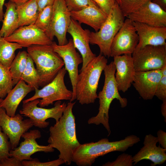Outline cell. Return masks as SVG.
<instances>
[{"instance_id": "obj_13", "label": "cell", "mask_w": 166, "mask_h": 166, "mask_svg": "<svg viewBox=\"0 0 166 166\" xmlns=\"http://www.w3.org/2000/svg\"><path fill=\"white\" fill-rule=\"evenodd\" d=\"M52 45L54 50L63 60L65 68L68 73L72 87L73 95L70 101L72 102L76 99L75 89L79 74L78 67L82 63V57L77 51L72 39H70L67 43L63 45H59L54 42Z\"/></svg>"}, {"instance_id": "obj_7", "label": "cell", "mask_w": 166, "mask_h": 166, "mask_svg": "<svg viewBox=\"0 0 166 166\" xmlns=\"http://www.w3.org/2000/svg\"><path fill=\"white\" fill-rule=\"evenodd\" d=\"M67 72L65 67L58 72L54 78L40 89L35 90L34 95L23 100V103L41 98L38 105L41 107L48 106L55 101L68 100L70 101L73 97V91L69 90L64 82V77Z\"/></svg>"}, {"instance_id": "obj_46", "label": "cell", "mask_w": 166, "mask_h": 166, "mask_svg": "<svg viewBox=\"0 0 166 166\" xmlns=\"http://www.w3.org/2000/svg\"><path fill=\"white\" fill-rule=\"evenodd\" d=\"M0 166H1V164L0 162Z\"/></svg>"}, {"instance_id": "obj_5", "label": "cell", "mask_w": 166, "mask_h": 166, "mask_svg": "<svg viewBox=\"0 0 166 166\" xmlns=\"http://www.w3.org/2000/svg\"><path fill=\"white\" fill-rule=\"evenodd\" d=\"M27 51L36 65L40 78L39 86L42 87L51 82L64 65L52 44L33 45L27 47Z\"/></svg>"}, {"instance_id": "obj_40", "label": "cell", "mask_w": 166, "mask_h": 166, "mask_svg": "<svg viewBox=\"0 0 166 166\" xmlns=\"http://www.w3.org/2000/svg\"><path fill=\"white\" fill-rule=\"evenodd\" d=\"M56 0H36L38 12L48 6H53Z\"/></svg>"}, {"instance_id": "obj_14", "label": "cell", "mask_w": 166, "mask_h": 166, "mask_svg": "<svg viewBox=\"0 0 166 166\" xmlns=\"http://www.w3.org/2000/svg\"><path fill=\"white\" fill-rule=\"evenodd\" d=\"M5 39L9 42L18 43L22 47L35 45H50L53 42L45 31L34 24L19 27Z\"/></svg>"}, {"instance_id": "obj_25", "label": "cell", "mask_w": 166, "mask_h": 166, "mask_svg": "<svg viewBox=\"0 0 166 166\" xmlns=\"http://www.w3.org/2000/svg\"><path fill=\"white\" fill-rule=\"evenodd\" d=\"M19 27L34 24L38 14L36 0H29L16 5Z\"/></svg>"}, {"instance_id": "obj_41", "label": "cell", "mask_w": 166, "mask_h": 166, "mask_svg": "<svg viewBox=\"0 0 166 166\" xmlns=\"http://www.w3.org/2000/svg\"><path fill=\"white\" fill-rule=\"evenodd\" d=\"M150 1L158 5L166 11V0H151Z\"/></svg>"}, {"instance_id": "obj_28", "label": "cell", "mask_w": 166, "mask_h": 166, "mask_svg": "<svg viewBox=\"0 0 166 166\" xmlns=\"http://www.w3.org/2000/svg\"><path fill=\"white\" fill-rule=\"evenodd\" d=\"M34 90L38 89L40 78L34 62L28 54L27 64L21 78Z\"/></svg>"}, {"instance_id": "obj_35", "label": "cell", "mask_w": 166, "mask_h": 166, "mask_svg": "<svg viewBox=\"0 0 166 166\" xmlns=\"http://www.w3.org/2000/svg\"><path fill=\"white\" fill-rule=\"evenodd\" d=\"M133 161L131 155L123 153L118 156L116 159L112 162H108L103 164V166H132Z\"/></svg>"}, {"instance_id": "obj_37", "label": "cell", "mask_w": 166, "mask_h": 166, "mask_svg": "<svg viewBox=\"0 0 166 166\" xmlns=\"http://www.w3.org/2000/svg\"><path fill=\"white\" fill-rule=\"evenodd\" d=\"M93 0L98 7L108 15L116 2L115 0Z\"/></svg>"}, {"instance_id": "obj_12", "label": "cell", "mask_w": 166, "mask_h": 166, "mask_svg": "<svg viewBox=\"0 0 166 166\" xmlns=\"http://www.w3.org/2000/svg\"><path fill=\"white\" fill-rule=\"evenodd\" d=\"M23 120L20 114L11 117L3 108H0V127L10 139L11 149L17 147L22 135L34 126L30 119Z\"/></svg>"}, {"instance_id": "obj_24", "label": "cell", "mask_w": 166, "mask_h": 166, "mask_svg": "<svg viewBox=\"0 0 166 166\" xmlns=\"http://www.w3.org/2000/svg\"><path fill=\"white\" fill-rule=\"evenodd\" d=\"M4 5L6 10L0 30V36L6 38L11 35L19 26L16 4L9 0Z\"/></svg>"}, {"instance_id": "obj_27", "label": "cell", "mask_w": 166, "mask_h": 166, "mask_svg": "<svg viewBox=\"0 0 166 166\" xmlns=\"http://www.w3.org/2000/svg\"><path fill=\"white\" fill-rule=\"evenodd\" d=\"M28 56L27 52L24 50L20 51L11 64L10 70L12 78L13 86L21 80L26 65Z\"/></svg>"}, {"instance_id": "obj_32", "label": "cell", "mask_w": 166, "mask_h": 166, "mask_svg": "<svg viewBox=\"0 0 166 166\" xmlns=\"http://www.w3.org/2000/svg\"><path fill=\"white\" fill-rule=\"evenodd\" d=\"M65 1L70 12L78 11L89 6L98 7L93 0H65Z\"/></svg>"}, {"instance_id": "obj_18", "label": "cell", "mask_w": 166, "mask_h": 166, "mask_svg": "<svg viewBox=\"0 0 166 166\" xmlns=\"http://www.w3.org/2000/svg\"><path fill=\"white\" fill-rule=\"evenodd\" d=\"M162 75L161 69L135 72L132 84L144 100L152 99Z\"/></svg>"}, {"instance_id": "obj_43", "label": "cell", "mask_w": 166, "mask_h": 166, "mask_svg": "<svg viewBox=\"0 0 166 166\" xmlns=\"http://www.w3.org/2000/svg\"><path fill=\"white\" fill-rule=\"evenodd\" d=\"M5 0H0V22H2L4 13L3 11V6Z\"/></svg>"}, {"instance_id": "obj_10", "label": "cell", "mask_w": 166, "mask_h": 166, "mask_svg": "<svg viewBox=\"0 0 166 166\" xmlns=\"http://www.w3.org/2000/svg\"><path fill=\"white\" fill-rule=\"evenodd\" d=\"M53 14L49 26L45 32L53 41L56 37L59 45L68 42L66 34L70 25L71 18L65 0H56L53 5Z\"/></svg>"}, {"instance_id": "obj_15", "label": "cell", "mask_w": 166, "mask_h": 166, "mask_svg": "<svg viewBox=\"0 0 166 166\" xmlns=\"http://www.w3.org/2000/svg\"><path fill=\"white\" fill-rule=\"evenodd\" d=\"M41 137V133L38 129L25 132L22 136L24 140L20 144L19 147L10 150V157H14L22 162L24 160H32L31 156L37 152H53L54 148L49 145H42L38 144L36 140Z\"/></svg>"}, {"instance_id": "obj_17", "label": "cell", "mask_w": 166, "mask_h": 166, "mask_svg": "<svg viewBox=\"0 0 166 166\" xmlns=\"http://www.w3.org/2000/svg\"><path fill=\"white\" fill-rule=\"evenodd\" d=\"M90 32L88 29H83L81 24L71 18L67 33L72 37L74 46L79 51L82 57V65L80 71L84 69L96 56L91 51L89 45Z\"/></svg>"}, {"instance_id": "obj_4", "label": "cell", "mask_w": 166, "mask_h": 166, "mask_svg": "<svg viewBox=\"0 0 166 166\" xmlns=\"http://www.w3.org/2000/svg\"><path fill=\"white\" fill-rule=\"evenodd\" d=\"M105 57L100 54L80 71L76 86V99L81 105L93 103L97 98V93L99 80L107 64Z\"/></svg>"}, {"instance_id": "obj_45", "label": "cell", "mask_w": 166, "mask_h": 166, "mask_svg": "<svg viewBox=\"0 0 166 166\" xmlns=\"http://www.w3.org/2000/svg\"><path fill=\"white\" fill-rule=\"evenodd\" d=\"M3 100V99L0 98V108L1 107H0L1 104V102H2Z\"/></svg>"}, {"instance_id": "obj_33", "label": "cell", "mask_w": 166, "mask_h": 166, "mask_svg": "<svg viewBox=\"0 0 166 166\" xmlns=\"http://www.w3.org/2000/svg\"><path fill=\"white\" fill-rule=\"evenodd\" d=\"M2 131L0 127V162L10 157V152L11 149L8 136Z\"/></svg>"}, {"instance_id": "obj_44", "label": "cell", "mask_w": 166, "mask_h": 166, "mask_svg": "<svg viewBox=\"0 0 166 166\" xmlns=\"http://www.w3.org/2000/svg\"><path fill=\"white\" fill-rule=\"evenodd\" d=\"M10 1L14 3H15L16 5H19L22 4H23L29 0H9Z\"/></svg>"}, {"instance_id": "obj_6", "label": "cell", "mask_w": 166, "mask_h": 166, "mask_svg": "<svg viewBox=\"0 0 166 166\" xmlns=\"http://www.w3.org/2000/svg\"><path fill=\"white\" fill-rule=\"evenodd\" d=\"M125 17L116 2L99 30L97 32H90L89 43L98 46L100 54L105 57H110L113 41L122 26Z\"/></svg>"}, {"instance_id": "obj_23", "label": "cell", "mask_w": 166, "mask_h": 166, "mask_svg": "<svg viewBox=\"0 0 166 166\" xmlns=\"http://www.w3.org/2000/svg\"><path fill=\"white\" fill-rule=\"evenodd\" d=\"M34 90L32 87L20 80L3 100L0 107L5 110L8 116H14L21 102L28 93Z\"/></svg>"}, {"instance_id": "obj_36", "label": "cell", "mask_w": 166, "mask_h": 166, "mask_svg": "<svg viewBox=\"0 0 166 166\" xmlns=\"http://www.w3.org/2000/svg\"><path fill=\"white\" fill-rule=\"evenodd\" d=\"M24 166H58L65 163L64 161L60 158L53 161L42 162L37 159H32L31 160H24L22 161Z\"/></svg>"}, {"instance_id": "obj_8", "label": "cell", "mask_w": 166, "mask_h": 166, "mask_svg": "<svg viewBox=\"0 0 166 166\" xmlns=\"http://www.w3.org/2000/svg\"><path fill=\"white\" fill-rule=\"evenodd\" d=\"M40 100L37 99L25 103H23L22 109L20 110V114L22 116L28 117L32 121L34 126L40 128L47 127L49 122L46 121L49 118L54 119L57 122L62 116L65 109L67 104L61 103V101H57L54 107L50 109H45L38 106Z\"/></svg>"}, {"instance_id": "obj_42", "label": "cell", "mask_w": 166, "mask_h": 166, "mask_svg": "<svg viewBox=\"0 0 166 166\" xmlns=\"http://www.w3.org/2000/svg\"><path fill=\"white\" fill-rule=\"evenodd\" d=\"M163 102L161 106V112L164 118V121H166V99L162 101Z\"/></svg>"}, {"instance_id": "obj_34", "label": "cell", "mask_w": 166, "mask_h": 166, "mask_svg": "<svg viewBox=\"0 0 166 166\" xmlns=\"http://www.w3.org/2000/svg\"><path fill=\"white\" fill-rule=\"evenodd\" d=\"M162 75L158 84L155 95L160 100L166 99V65L161 69Z\"/></svg>"}, {"instance_id": "obj_11", "label": "cell", "mask_w": 166, "mask_h": 166, "mask_svg": "<svg viewBox=\"0 0 166 166\" xmlns=\"http://www.w3.org/2000/svg\"><path fill=\"white\" fill-rule=\"evenodd\" d=\"M138 41V36L133 22L127 18L113 41L110 57L132 54Z\"/></svg>"}, {"instance_id": "obj_31", "label": "cell", "mask_w": 166, "mask_h": 166, "mask_svg": "<svg viewBox=\"0 0 166 166\" xmlns=\"http://www.w3.org/2000/svg\"><path fill=\"white\" fill-rule=\"evenodd\" d=\"M125 17L151 0H115Z\"/></svg>"}, {"instance_id": "obj_2", "label": "cell", "mask_w": 166, "mask_h": 166, "mask_svg": "<svg viewBox=\"0 0 166 166\" xmlns=\"http://www.w3.org/2000/svg\"><path fill=\"white\" fill-rule=\"evenodd\" d=\"M140 139L132 135L119 141L110 142L106 138L96 142L81 144L74 151L72 161L79 166H90L96 158L114 151L124 152Z\"/></svg>"}, {"instance_id": "obj_39", "label": "cell", "mask_w": 166, "mask_h": 166, "mask_svg": "<svg viewBox=\"0 0 166 166\" xmlns=\"http://www.w3.org/2000/svg\"><path fill=\"white\" fill-rule=\"evenodd\" d=\"M158 142L162 147L166 149V133L161 130H159L157 133Z\"/></svg>"}, {"instance_id": "obj_26", "label": "cell", "mask_w": 166, "mask_h": 166, "mask_svg": "<svg viewBox=\"0 0 166 166\" xmlns=\"http://www.w3.org/2000/svg\"><path fill=\"white\" fill-rule=\"evenodd\" d=\"M22 48L19 44L9 42L3 37L0 36V62L10 69L15 57V51Z\"/></svg>"}, {"instance_id": "obj_16", "label": "cell", "mask_w": 166, "mask_h": 166, "mask_svg": "<svg viewBox=\"0 0 166 166\" xmlns=\"http://www.w3.org/2000/svg\"><path fill=\"white\" fill-rule=\"evenodd\" d=\"M127 17L134 22L155 26L166 27V11L150 1Z\"/></svg>"}, {"instance_id": "obj_9", "label": "cell", "mask_w": 166, "mask_h": 166, "mask_svg": "<svg viewBox=\"0 0 166 166\" xmlns=\"http://www.w3.org/2000/svg\"><path fill=\"white\" fill-rule=\"evenodd\" d=\"M132 55L136 72L161 69L166 65V45H146Z\"/></svg>"}, {"instance_id": "obj_3", "label": "cell", "mask_w": 166, "mask_h": 166, "mask_svg": "<svg viewBox=\"0 0 166 166\" xmlns=\"http://www.w3.org/2000/svg\"><path fill=\"white\" fill-rule=\"evenodd\" d=\"M105 76L104 85L102 90L98 95L99 107L97 115L90 118L88 124L98 125L101 124L108 131L109 136L111 130L109 124V112L110 105L114 99L118 100L121 107L124 108L128 103L126 98L121 97L120 95L115 80V74L116 68L113 61L107 65L103 70Z\"/></svg>"}, {"instance_id": "obj_38", "label": "cell", "mask_w": 166, "mask_h": 166, "mask_svg": "<svg viewBox=\"0 0 166 166\" xmlns=\"http://www.w3.org/2000/svg\"><path fill=\"white\" fill-rule=\"evenodd\" d=\"M1 166H22V162L14 157H9L0 162Z\"/></svg>"}, {"instance_id": "obj_22", "label": "cell", "mask_w": 166, "mask_h": 166, "mask_svg": "<svg viewBox=\"0 0 166 166\" xmlns=\"http://www.w3.org/2000/svg\"><path fill=\"white\" fill-rule=\"evenodd\" d=\"M108 15L98 7L89 6L77 11L70 12L71 18L79 24H86L97 31L106 20Z\"/></svg>"}, {"instance_id": "obj_1", "label": "cell", "mask_w": 166, "mask_h": 166, "mask_svg": "<svg viewBox=\"0 0 166 166\" xmlns=\"http://www.w3.org/2000/svg\"><path fill=\"white\" fill-rule=\"evenodd\" d=\"M75 102L67 104L62 115L59 121L49 129V145L59 152V158L63 160L66 165H70L73 152L80 144L77 139L75 117L72 109Z\"/></svg>"}, {"instance_id": "obj_29", "label": "cell", "mask_w": 166, "mask_h": 166, "mask_svg": "<svg viewBox=\"0 0 166 166\" xmlns=\"http://www.w3.org/2000/svg\"><path fill=\"white\" fill-rule=\"evenodd\" d=\"M12 78L10 69L0 62V98L6 97L12 89Z\"/></svg>"}, {"instance_id": "obj_21", "label": "cell", "mask_w": 166, "mask_h": 166, "mask_svg": "<svg viewBox=\"0 0 166 166\" xmlns=\"http://www.w3.org/2000/svg\"><path fill=\"white\" fill-rule=\"evenodd\" d=\"M157 137L151 134L146 135L143 142L144 146L133 156L134 164L140 161L147 160H151L153 163L151 166L163 164L166 160V149L157 146Z\"/></svg>"}, {"instance_id": "obj_30", "label": "cell", "mask_w": 166, "mask_h": 166, "mask_svg": "<svg viewBox=\"0 0 166 166\" xmlns=\"http://www.w3.org/2000/svg\"><path fill=\"white\" fill-rule=\"evenodd\" d=\"M53 5L47 6L38 13L34 25L45 32L47 30L52 17Z\"/></svg>"}, {"instance_id": "obj_19", "label": "cell", "mask_w": 166, "mask_h": 166, "mask_svg": "<svg viewBox=\"0 0 166 166\" xmlns=\"http://www.w3.org/2000/svg\"><path fill=\"white\" fill-rule=\"evenodd\" d=\"M116 68L115 80L119 91L124 93L131 86L135 70L132 54H124L113 57Z\"/></svg>"}, {"instance_id": "obj_20", "label": "cell", "mask_w": 166, "mask_h": 166, "mask_svg": "<svg viewBox=\"0 0 166 166\" xmlns=\"http://www.w3.org/2000/svg\"><path fill=\"white\" fill-rule=\"evenodd\" d=\"M132 22L139 38L138 42L135 50L147 45H166V27L155 26Z\"/></svg>"}]
</instances>
